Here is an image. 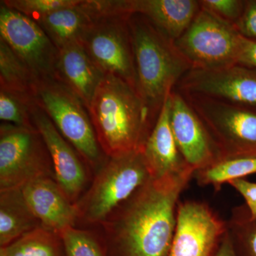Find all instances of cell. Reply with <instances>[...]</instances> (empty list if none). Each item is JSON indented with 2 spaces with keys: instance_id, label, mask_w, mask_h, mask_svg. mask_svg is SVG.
Segmentation results:
<instances>
[{
  "instance_id": "obj_1",
  "label": "cell",
  "mask_w": 256,
  "mask_h": 256,
  "mask_svg": "<svg viewBox=\"0 0 256 256\" xmlns=\"http://www.w3.org/2000/svg\"><path fill=\"white\" fill-rule=\"evenodd\" d=\"M194 170L151 178L131 198L118 224L122 256L168 255L176 222V205Z\"/></svg>"
},
{
  "instance_id": "obj_2",
  "label": "cell",
  "mask_w": 256,
  "mask_h": 256,
  "mask_svg": "<svg viewBox=\"0 0 256 256\" xmlns=\"http://www.w3.org/2000/svg\"><path fill=\"white\" fill-rule=\"evenodd\" d=\"M88 110L109 158L142 149L156 122L137 90L114 76H105Z\"/></svg>"
},
{
  "instance_id": "obj_3",
  "label": "cell",
  "mask_w": 256,
  "mask_h": 256,
  "mask_svg": "<svg viewBox=\"0 0 256 256\" xmlns=\"http://www.w3.org/2000/svg\"><path fill=\"white\" fill-rule=\"evenodd\" d=\"M129 26L136 72V90L156 120L165 100L192 68L174 41L146 16L131 14Z\"/></svg>"
},
{
  "instance_id": "obj_4",
  "label": "cell",
  "mask_w": 256,
  "mask_h": 256,
  "mask_svg": "<svg viewBox=\"0 0 256 256\" xmlns=\"http://www.w3.org/2000/svg\"><path fill=\"white\" fill-rule=\"evenodd\" d=\"M34 98L82 158L92 166L102 162L104 152L88 110L78 96L60 80L47 79L37 82Z\"/></svg>"
},
{
  "instance_id": "obj_5",
  "label": "cell",
  "mask_w": 256,
  "mask_h": 256,
  "mask_svg": "<svg viewBox=\"0 0 256 256\" xmlns=\"http://www.w3.org/2000/svg\"><path fill=\"white\" fill-rule=\"evenodd\" d=\"M151 178L142 148L102 165L92 188L76 206L78 216L90 222L105 220L121 203L132 197Z\"/></svg>"
},
{
  "instance_id": "obj_6",
  "label": "cell",
  "mask_w": 256,
  "mask_h": 256,
  "mask_svg": "<svg viewBox=\"0 0 256 256\" xmlns=\"http://www.w3.org/2000/svg\"><path fill=\"white\" fill-rule=\"evenodd\" d=\"M182 95L203 122L220 160L256 158V110L204 96Z\"/></svg>"
},
{
  "instance_id": "obj_7",
  "label": "cell",
  "mask_w": 256,
  "mask_h": 256,
  "mask_svg": "<svg viewBox=\"0 0 256 256\" xmlns=\"http://www.w3.org/2000/svg\"><path fill=\"white\" fill-rule=\"evenodd\" d=\"M242 37L233 24L201 8L174 43L192 68L215 70L238 64Z\"/></svg>"
},
{
  "instance_id": "obj_8",
  "label": "cell",
  "mask_w": 256,
  "mask_h": 256,
  "mask_svg": "<svg viewBox=\"0 0 256 256\" xmlns=\"http://www.w3.org/2000/svg\"><path fill=\"white\" fill-rule=\"evenodd\" d=\"M50 153L36 128L2 122L0 126V191L21 188L50 176Z\"/></svg>"
},
{
  "instance_id": "obj_9",
  "label": "cell",
  "mask_w": 256,
  "mask_h": 256,
  "mask_svg": "<svg viewBox=\"0 0 256 256\" xmlns=\"http://www.w3.org/2000/svg\"><path fill=\"white\" fill-rule=\"evenodd\" d=\"M130 16L102 15L92 24L79 43L102 73L124 80L136 90Z\"/></svg>"
},
{
  "instance_id": "obj_10",
  "label": "cell",
  "mask_w": 256,
  "mask_h": 256,
  "mask_svg": "<svg viewBox=\"0 0 256 256\" xmlns=\"http://www.w3.org/2000/svg\"><path fill=\"white\" fill-rule=\"evenodd\" d=\"M0 38L26 64L37 80L56 79L58 48L36 22L2 2Z\"/></svg>"
},
{
  "instance_id": "obj_11",
  "label": "cell",
  "mask_w": 256,
  "mask_h": 256,
  "mask_svg": "<svg viewBox=\"0 0 256 256\" xmlns=\"http://www.w3.org/2000/svg\"><path fill=\"white\" fill-rule=\"evenodd\" d=\"M174 89L256 110V68L242 64L215 70L192 68Z\"/></svg>"
},
{
  "instance_id": "obj_12",
  "label": "cell",
  "mask_w": 256,
  "mask_h": 256,
  "mask_svg": "<svg viewBox=\"0 0 256 256\" xmlns=\"http://www.w3.org/2000/svg\"><path fill=\"white\" fill-rule=\"evenodd\" d=\"M226 226L206 205L186 202L176 207V227L168 256H210Z\"/></svg>"
},
{
  "instance_id": "obj_13",
  "label": "cell",
  "mask_w": 256,
  "mask_h": 256,
  "mask_svg": "<svg viewBox=\"0 0 256 256\" xmlns=\"http://www.w3.org/2000/svg\"><path fill=\"white\" fill-rule=\"evenodd\" d=\"M170 98V124L184 160L195 172L220 160L212 138L184 96L173 89Z\"/></svg>"
},
{
  "instance_id": "obj_14",
  "label": "cell",
  "mask_w": 256,
  "mask_h": 256,
  "mask_svg": "<svg viewBox=\"0 0 256 256\" xmlns=\"http://www.w3.org/2000/svg\"><path fill=\"white\" fill-rule=\"evenodd\" d=\"M32 120L50 153L56 182L70 201L76 200L86 182L80 154L64 139L36 102L32 111Z\"/></svg>"
},
{
  "instance_id": "obj_15",
  "label": "cell",
  "mask_w": 256,
  "mask_h": 256,
  "mask_svg": "<svg viewBox=\"0 0 256 256\" xmlns=\"http://www.w3.org/2000/svg\"><path fill=\"white\" fill-rule=\"evenodd\" d=\"M24 198L44 228L58 234L74 227L78 216L76 205L50 176H42L25 184L21 188Z\"/></svg>"
},
{
  "instance_id": "obj_16",
  "label": "cell",
  "mask_w": 256,
  "mask_h": 256,
  "mask_svg": "<svg viewBox=\"0 0 256 256\" xmlns=\"http://www.w3.org/2000/svg\"><path fill=\"white\" fill-rule=\"evenodd\" d=\"M107 14V0H80L78 4L57 10L35 22L60 50L79 43L92 24Z\"/></svg>"
},
{
  "instance_id": "obj_17",
  "label": "cell",
  "mask_w": 256,
  "mask_h": 256,
  "mask_svg": "<svg viewBox=\"0 0 256 256\" xmlns=\"http://www.w3.org/2000/svg\"><path fill=\"white\" fill-rule=\"evenodd\" d=\"M121 12L146 16L173 41L186 31L201 9L196 0H120Z\"/></svg>"
},
{
  "instance_id": "obj_18",
  "label": "cell",
  "mask_w": 256,
  "mask_h": 256,
  "mask_svg": "<svg viewBox=\"0 0 256 256\" xmlns=\"http://www.w3.org/2000/svg\"><path fill=\"white\" fill-rule=\"evenodd\" d=\"M170 95L165 100L142 148L143 156L152 178L180 174L191 168L185 162L178 150L172 130Z\"/></svg>"
},
{
  "instance_id": "obj_19",
  "label": "cell",
  "mask_w": 256,
  "mask_h": 256,
  "mask_svg": "<svg viewBox=\"0 0 256 256\" xmlns=\"http://www.w3.org/2000/svg\"><path fill=\"white\" fill-rule=\"evenodd\" d=\"M105 76L80 43L58 50L56 79L78 96L87 108Z\"/></svg>"
},
{
  "instance_id": "obj_20",
  "label": "cell",
  "mask_w": 256,
  "mask_h": 256,
  "mask_svg": "<svg viewBox=\"0 0 256 256\" xmlns=\"http://www.w3.org/2000/svg\"><path fill=\"white\" fill-rule=\"evenodd\" d=\"M40 222L28 208L21 188L0 192V245H9L38 228Z\"/></svg>"
},
{
  "instance_id": "obj_21",
  "label": "cell",
  "mask_w": 256,
  "mask_h": 256,
  "mask_svg": "<svg viewBox=\"0 0 256 256\" xmlns=\"http://www.w3.org/2000/svg\"><path fill=\"white\" fill-rule=\"evenodd\" d=\"M38 82L26 64L0 38V88L34 96Z\"/></svg>"
},
{
  "instance_id": "obj_22",
  "label": "cell",
  "mask_w": 256,
  "mask_h": 256,
  "mask_svg": "<svg viewBox=\"0 0 256 256\" xmlns=\"http://www.w3.org/2000/svg\"><path fill=\"white\" fill-rule=\"evenodd\" d=\"M57 235L40 226L1 248L0 256H62Z\"/></svg>"
},
{
  "instance_id": "obj_23",
  "label": "cell",
  "mask_w": 256,
  "mask_h": 256,
  "mask_svg": "<svg viewBox=\"0 0 256 256\" xmlns=\"http://www.w3.org/2000/svg\"><path fill=\"white\" fill-rule=\"evenodd\" d=\"M254 173H256L255 156L226 158L198 170V180L201 184L220 186L222 184L242 178Z\"/></svg>"
},
{
  "instance_id": "obj_24",
  "label": "cell",
  "mask_w": 256,
  "mask_h": 256,
  "mask_svg": "<svg viewBox=\"0 0 256 256\" xmlns=\"http://www.w3.org/2000/svg\"><path fill=\"white\" fill-rule=\"evenodd\" d=\"M36 104L34 96L0 88V120L2 122L34 129L32 111Z\"/></svg>"
},
{
  "instance_id": "obj_25",
  "label": "cell",
  "mask_w": 256,
  "mask_h": 256,
  "mask_svg": "<svg viewBox=\"0 0 256 256\" xmlns=\"http://www.w3.org/2000/svg\"><path fill=\"white\" fill-rule=\"evenodd\" d=\"M58 236L66 256H104L99 244L84 230L69 227Z\"/></svg>"
},
{
  "instance_id": "obj_26",
  "label": "cell",
  "mask_w": 256,
  "mask_h": 256,
  "mask_svg": "<svg viewBox=\"0 0 256 256\" xmlns=\"http://www.w3.org/2000/svg\"><path fill=\"white\" fill-rule=\"evenodd\" d=\"M80 0H2L1 2L36 20L57 10L78 4Z\"/></svg>"
},
{
  "instance_id": "obj_27",
  "label": "cell",
  "mask_w": 256,
  "mask_h": 256,
  "mask_svg": "<svg viewBox=\"0 0 256 256\" xmlns=\"http://www.w3.org/2000/svg\"><path fill=\"white\" fill-rule=\"evenodd\" d=\"M246 1L242 0H200L201 8L208 10L228 22L235 24L242 16Z\"/></svg>"
},
{
  "instance_id": "obj_28",
  "label": "cell",
  "mask_w": 256,
  "mask_h": 256,
  "mask_svg": "<svg viewBox=\"0 0 256 256\" xmlns=\"http://www.w3.org/2000/svg\"><path fill=\"white\" fill-rule=\"evenodd\" d=\"M234 26L242 36L256 42V0H247L242 16Z\"/></svg>"
},
{
  "instance_id": "obj_29",
  "label": "cell",
  "mask_w": 256,
  "mask_h": 256,
  "mask_svg": "<svg viewBox=\"0 0 256 256\" xmlns=\"http://www.w3.org/2000/svg\"><path fill=\"white\" fill-rule=\"evenodd\" d=\"M228 184L245 198L250 210V220H256V183L250 182L244 178H237L229 182Z\"/></svg>"
},
{
  "instance_id": "obj_30",
  "label": "cell",
  "mask_w": 256,
  "mask_h": 256,
  "mask_svg": "<svg viewBox=\"0 0 256 256\" xmlns=\"http://www.w3.org/2000/svg\"><path fill=\"white\" fill-rule=\"evenodd\" d=\"M238 64L256 68V42L242 36L238 58Z\"/></svg>"
},
{
  "instance_id": "obj_31",
  "label": "cell",
  "mask_w": 256,
  "mask_h": 256,
  "mask_svg": "<svg viewBox=\"0 0 256 256\" xmlns=\"http://www.w3.org/2000/svg\"><path fill=\"white\" fill-rule=\"evenodd\" d=\"M215 256H237L235 247L228 230H226L223 238L220 240V247L216 252Z\"/></svg>"
},
{
  "instance_id": "obj_32",
  "label": "cell",
  "mask_w": 256,
  "mask_h": 256,
  "mask_svg": "<svg viewBox=\"0 0 256 256\" xmlns=\"http://www.w3.org/2000/svg\"><path fill=\"white\" fill-rule=\"evenodd\" d=\"M246 242L250 256H256V228L248 234Z\"/></svg>"
}]
</instances>
